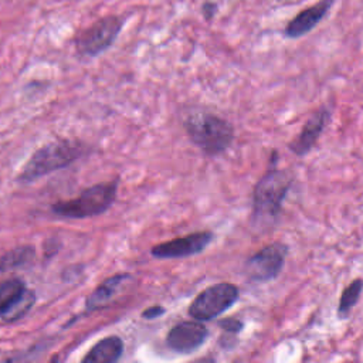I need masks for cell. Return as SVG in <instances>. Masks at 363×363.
Returning a JSON list of instances; mask_svg holds the SVG:
<instances>
[{"mask_svg":"<svg viewBox=\"0 0 363 363\" xmlns=\"http://www.w3.org/2000/svg\"><path fill=\"white\" fill-rule=\"evenodd\" d=\"M123 340L116 335L99 339L81 359L84 363H115L122 357Z\"/></svg>","mask_w":363,"mask_h":363,"instance_id":"cell-14","label":"cell"},{"mask_svg":"<svg viewBox=\"0 0 363 363\" xmlns=\"http://www.w3.org/2000/svg\"><path fill=\"white\" fill-rule=\"evenodd\" d=\"M362 286H363L362 279L356 278L342 291L339 302H337V309H336V316L339 320H345L349 318L352 309L360 299Z\"/></svg>","mask_w":363,"mask_h":363,"instance_id":"cell-15","label":"cell"},{"mask_svg":"<svg viewBox=\"0 0 363 363\" xmlns=\"http://www.w3.org/2000/svg\"><path fill=\"white\" fill-rule=\"evenodd\" d=\"M220 329L223 330V335H231L235 336L244 329V322L235 316H228L224 319H220L217 322Z\"/></svg>","mask_w":363,"mask_h":363,"instance_id":"cell-17","label":"cell"},{"mask_svg":"<svg viewBox=\"0 0 363 363\" xmlns=\"http://www.w3.org/2000/svg\"><path fill=\"white\" fill-rule=\"evenodd\" d=\"M183 128L189 139L207 156L224 153L234 140V126L223 116L193 109L183 116Z\"/></svg>","mask_w":363,"mask_h":363,"instance_id":"cell-2","label":"cell"},{"mask_svg":"<svg viewBox=\"0 0 363 363\" xmlns=\"http://www.w3.org/2000/svg\"><path fill=\"white\" fill-rule=\"evenodd\" d=\"M35 294L23 279L10 278L0 282V319L14 322L33 308Z\"/></svg>","mask_w":363,"mask_h":363,"instance_id":"cell-8","label":"cell"},{"mask_svg":"<svg viewBox=\"0 0 363 363\" xmlns=\"http://www.w3.org/2000/svg\"><path fill=\"white\" fill-rule=\"evenodd\" d=\"M164 313H166L164 306H162V305H153V306L146 308V309L140 313V316H142L143 319H156V318H160V316L164 315Z\"/></svg>","mask_w":363,"mask_h":363,"instance_id":"cell-18","label":"cell"},{"mask_svg":"<svg viewBox=\"0 0 363 363\" xmlns=\"http://www.w3.org/2000/svg\"><path fill=\"white\" fill-rule=\"evenodd\" d=\"M88 146L78 139H57L37 149L23 166L17 180L31 183L55 170L64 169L84 156Z\"/></svg>","mask_w":363,"mask_h":363,"instance_id":"cell-3","label":"cell"},{"mask_svg":"<svg viewBox=\"0 0 363 363\" xmlns=\"http://www.w3.org/2000/svg\"><path fill=\"white\" fill-rule=\"evenodd\" d=\"M125 20V16L109 14L94 21L75 35L77 52L81 57H96L106 51L122 31Z\"/></svg>","mask_w":363,"mask_h":363,"instance_id":"cell-5","label":"cell"},{"mask_svg":"<svg viewBox=\"0 0 363 363\" xmlns=\"http://www.w3.org/2000/svg\"><path fill=\"white\" fill-rule=\"evenodd\" d=\"M208 337L207 326L196 319L182 320L172 326L166 335V346L173 352L189 354L197 350Z\"/></svg>","mask_w":363,"mask_h":363,"instance_id":"cell-10","label":"cell"},{"mask_svg":"<svg viewBox=\"0 0 363 363\" xmlns=\"http://www.w3.org/2000/svg\"><path fill=\"white\" fill-rule=\"evenodd\" d=\"M118 179L108 183H96L84 189L77 197L55 201L51 211L61 218H89L104 214L113 204L118 194Z\"/></svg>","mask_w":363,"mask_h":363,"instance_id":"cell-4","label":"cell"},{"mask_svg":"<svg viewBox=\"0 0 363 363\" xmlns=\"http://www.w3.org/2000/svg\"><path fill=\"white\" fill-rule=\"evenodd\" d=\"M330 109L326 106H320L319 109H316L303 123L301 132L296 135V138H294L289 145L288 149L302 157L305 155H308L316 145L318 139L320 138V135L323 133V130L326 129L329 121H330Z\"/></svg>","mask_w":363,"mask_h":363,"instance_id":"cell-11","label":"cell"},{"mask_svg":"<svg viewBox=\"0 0 363 363\" xmlns=\"http://www.w3.org/2000/svg\"><path fill=\"white\" fill-rule=\"evenodd\" d=\"M214 240L210 230L194 231L169 241L159 242L150 248V255L157 259H180L203 252Z\"/></svg>","mask_w":363,"mask_h":363,"instance_id":"cell-9","label":"cell"},{"mask_svg":"<svg viewBox=\"0 0 363 363\" xmlns=\"http://www.w3.org/2000/svg\"><path fill=\"white\" fill-rule=\"evenodd\" d=\"M128 279H132V275L128 272L115 274L104 279L86 296L85 305H84V313H89V312H95L102 308H106L113 301V298L119 294V291L122 289V286Z\"/></svg>","mask_w":363,"mask_h":363,"instance_id":"cell-13","label":"cell"},{"mask_svg":"<svg viewBox=\"0 0 363 363\" xmlns=\"http://www.w3.org/2000/svg\"><path fill=\"white\" fill-rule=\"evenodd\" d=\"M240 298V289L231 282H218L201 289L189 305L190 318L208 322L228 311Z\"/></svg>","mask_w":363,"mask_h":363,"instance_id":"cell-6","label":"cell"},{"mask_svg":"<svg viewBox=\"0 0 363 363\" xmlns=\"http://www.w3.org/2000/svg\"><path fill=\"white\" fill-rule=\"evenodd\" d=\"M336 0H320L308 9L299 11L284 28L286 38H299L311 33L329 13Z\"/></svg>","mask_w":363,"mask_h":363,"instance_id":"cell-12","label":"cell"},{"mask_svg":"<svg viewBox=\"0 0 363 363\" xmlns=\"http://www.w3.org/2000/svg\"><path fill=\"white\" fill-rule=\"evenodd\" d=\"M288 245L282 241H272L247 258L244 272L252 282H268L275 279L285 265Z\"/></svg>","mask_w":363,"mask_h":363,"instance_id":"cell-7","label":"cell"},{"mask_svg":"<svg viewBox=\"0 0 363 363\" xmlns=\"http://www.w3.org/2000/svg\"><path fill=\"white\" fill-rule=\"evenodd\" d=\"M35 255L34 247L33 245H20L16 247L3 255H0V272L1 271H9L21 265H26L30 262Z\"/></svg>","mask_w":363,"mask_h":363,"instance_id":"cell-16","label":"cell"},{"mask_svg":"<svg viewBox=\"0 0 363 363\" xmlns=\"http://www.w3.org/2000/svg\"><path fill=\"white\" fill-rule=\"evenodd\" d=\"M201 13H203V17L207 20V21H211V18L216 16L217 13V4L214 1H204L201 4Z\"/></svg>","mask_w":363,"mask_h":363,"instance_id":"cell-19","label":"cell"},{"mask_svg":"<svg viewBox=\"0 0 363 363\" xmlns=\"http://www.w3.org/2000/svg\"><path fill=\"white\" fill-rule=\"evenodd\" d=\"M278 152L271 153L269 167L257 182L252 191L251 221L255 227L264 228L272 225L281 214L282 203L292 186L289 172L277 166Z\"/></svg>","mask_w":363,"mask_h":363,"instance_id":"cell-1","label":"cell"}]
</instances>
